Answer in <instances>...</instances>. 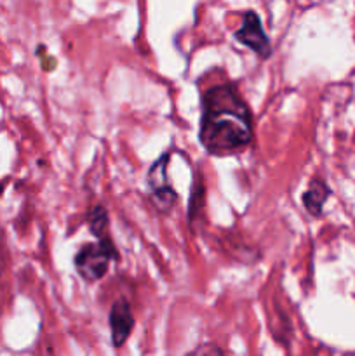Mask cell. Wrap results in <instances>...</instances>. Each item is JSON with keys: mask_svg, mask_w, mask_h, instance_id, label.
<instances>
[{"mask_svg": "<svg viewBox=\"0 0 355 356\" xmlns=\"http://www.w3.org/2000/svg\"><path fill=\"white\" fill-rule=\"evenodd\" d=\"M198 139L209 155L226 156L253 139V115L233 83L214 86L202 96Z\"/></svg>", "mask_w": 355, "mask_h": 356, "instance_id": "1", "label": "cell"}, {"mask_svg": "<svg viewBox=\"0 0 355 356\" xmlns=\"http://www.w3.org/2000/svg\"><path fill=\"white\" fill-rule=\"evenodd\" d=\"M117 257L113 240H101L96 243H84L75 254L73 264L80 278H84L87 284H94L106 275L110 263Z\"/></svg>", "mask_w": 355, "mask_h": 356, "instance_id": "2", "label": "cell"}, {"mask_svg": "<svg viewBox=\"0 0 355 356\" xmlns=\"http://www.w3.org/2000/svg\"><path fill=\"white\" fill-rule=\"evenodd\" d=\"M171 153H164L160 155L155 162L152 163L146 176V183H148L150 190V200L155 205L157 211L160 212H171V209L176 205L178 193L174 188L171 186L169 177H167V169H169Z\"/></svg>", "mask_w": 355, "mask_h": 356, "instance_id": "3", "label": "cell"}, {"mask_svg": "<svg viewBox=\"0 0 355 356\" xmlns=\"http://www.w3.org/2000/svg\"><path fill=\"white\" fill-rule=\"evenodd\" d=\"M233 37L242 45L249 47L251 51L256 52L260 58L267 59L271 54V44L268 35L265 33L263 24H261L260 16L254 10H247L242 16V26L233 33Z\"/></svg>", "mask_w": 355, "mask_h": 356, "instance_id": "4", "label": "cell"}, {"mask_svg": "<svg viewBox=\"0 0 355 356\" xmlns=\"http://www.w3.org/2000/svg\"><path fill=\"white\" fill-rule=\"evenodd\" d=\"M108 323H110L111 343L115 348H122L134 329V315L125 299H117L111 305Z\"/></svg>", "mask_w": 355, "mask_h": 356, "instance_id": "5", "label": "cell"}, {"mask_svg": "<svg viewBox=\"0 0 355 356\" xmlns=\"http://www.w3.org/2000/svg\"><path fill=\"white\" fill-rule=\"evenodd\" d=\"M329 195H331V190H329V186L324 183V181L313 179L312 183H310L308 190L303 193L301 202H303V205H305L306 211H308V214L319 218V216H322L324 204L327 202Z\"/></svg>", "mask_w": 355, "mask_h": 356, "instance_id": "6", "label": "cell"}, {"mask_svg": "<svg viewBox=\"0 0 355 356\" xmlns=\"http://www.w3.org/2000/svg\"><path fill=\"white\" fill-rule=\"evenodd\" d=\"M87 226H89L90 233L97 236V242L101 240H111L110 233H108V226H110V218L103 205H96L87 214Z\"/></svg>", "mask_w": 355, "mask_h": 356, "instance_id": "7", "label": "cell"}, {"mask_svg": "<svg viewBox=\"0 0 355 356\" xmlns=\"http://www.w3.org/2000/svg\"><path fill=\"white\" fill-rule=\"evenodd\" d=\"M204 200V188L200 184H195V190H194V198L190 200V221L195 218V212L198 211V202Z\"/></svg>", "mask_w": 355, "mask_h": 356, "instance_id": "8", "label": "cell"}, {"mask_svg": "<svg viewBox=\"0 0 355 356\" xmlns=\"http://www.w3.org/2000/svg\"><path fill=\"white\" fill-rule=\"evenodd\" d=\"M209 353V344H200L198 348H195L194 351H190L187 356H207Z\"/></svg>", "mask_w": 355, "mask_h": 356, "instance_id": "9", "label": "cell"}, {"mask_svg": "<svg viewBox=\"0 0 355 356\" xmlns=\"http://www.w3.org/2000/svg\"><path fill=\"white\" fill-rule=\"evenodd\" d=\"M207 356H226V355H225V351H223L219 346H216V344H209Z\"/></svg>", "mask_w": 355, "mask_h": 356, "instance_id": "10", "label": "cell"}]
</instances>
